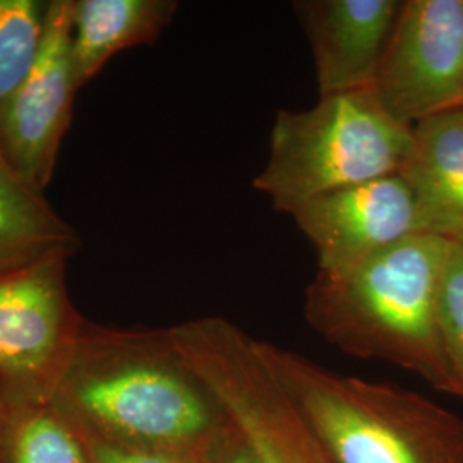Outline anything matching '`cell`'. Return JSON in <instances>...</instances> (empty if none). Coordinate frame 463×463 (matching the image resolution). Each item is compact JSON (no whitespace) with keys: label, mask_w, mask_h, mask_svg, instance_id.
Returning <instances> with one entry per match:
<instances>
[{"label":"cell","mask_w":463,"mask_h":463,"mask_svg":"<svg viewBox=\"0 0 463 463\" xmlns=\"http://www.w3.org/2000/svg\"><path fill=\"white\" fill-rule=\"evenodd\" d=\"M49 403L83 438L114 447L204 457L231 428L168 328L84 319Z\"/></svg>","instance_id":"obj_1"},{"label":"cell","mask_w":463,"mask_h":463,"mask_svg":"<svg viewBox=\"0 0 463 463\" xmlns=\"http://www.w3.org/2000/svg\"><path fill=\"white\" fill-rule=\"evenodd\" d=\"M449 242L415 233L345 271H317L304 298L307 325L344 354L407 369L455 397L438 326Z\"/></svg>","instance_id":"obj_2"},{"label":"cell","mask_w":463,"mask_h":463,"mask_svg":"<svg viewBox=\"0 0 463 463\" xmlns=\"http://www.w3.org/2000/svg\"><path fill=\"white\" fill-rule=\"evenodd\" d=\"M258 350L331 462L463 463V419L439 403L269 342Z\"/></svg>","instance_id":"obj_3"},{"label":"cell","mask_w":463,"mask_h":463,"mask_svg":"<svg viewBox=\"0 0 463 463\" xmlns=\"http://www.w3.org/2000/svg\"><path fill=\"white\" fill-rule=\"evenodd\" d=\"M412 137L414 128L390 116L373 88L319 97L307 110L277 114L252 185L288 215L311 199L397 175Z\"/></svg>","instance_id":"obj_4"},{"label":"cell","mask_w":463,"mask_h":463,"mask_svg":"<svg viewBox=\"0 0 463 463\" xmlns=\"http://www.w3.org/2000/svg\"><path fill=\"white\" fill-rule=\"evenodd\" d=\"M168 331L261 463H333L266 365L258 338L218 316Z\"/></svg>","instance_id":"obj_5"},{"label":"cell","mask_w":463,"mask_h":463,"mask_svg":"<svg viewBox=\"0 0 463 463\" xmlns=\"http://www.w3.org/2000/svg\"><path fill=\"white\" fill-rule=\"evenodd\" d=\"M67 254L0 273V411L45 405L84 317L67 287Z\"/></svg>","instance_id":"obj_6"},{"label":"cell","mask_w":463,"mask_h":463,"mask_svg":"<svg viewBox=\"0 0 463 463\" xmlns=\"http://www.w3.org/2000/svg\"><path fill=\"white\" fill-rule=\"evenodd\" d=\"M373 91L411 128L463 109V0H403Z\"/></svg>","instance_id":"obj_7"},{"label":"cell","mask_w":463,"mask_h":463,"mask_svg":"<svg viewBox=\"0 0 463 463\" xmlns=\"http://www.w3.org/2000/svg\"><path fill=\"white\" fill-rule=\"evenodd\" d=\"M72 9L74 0H50L33 66L0 107V156L40 193L53 177L81 90L71 55Z\"/></svg>","instance_id":"obj_8"},{"label":"cell","mask_w":463,"mask_h":463,"mask_svg":"<svg viewBox=\"0 0 463 463\" xmlns=\"http://www.w3.org/2000/svg\"><path fill=\"white\" fill-rule=\"evenodd\" d=\"M317 258V271L338 273L361 265L400 241L426 233L407 183L388 175L311 199L292 210Z\"/></svg>","instance_id":"obj_9"},{"label":"cell","mask_w":463,"mask_h":463,"mask_svg":"<svg viewBox=\"0 0 463 463\" xmlns=\"http://www.w3.org/2000/svg\"><path fill=\"white\" fill-rule=\"evenodd\" d=\"M403 0H298L319 97L371 90Z\"/></svg>","instance_id":"obj_10"},{"label":"cell","mask_w":463,"mask_h":463,"mask_svg":"<svg viewBox=\"0 0 463 463\" xmlns=\"http://www.w3.org/2000/svg\"><path fill=\"white\" fill-rule=\"evenodd\" d=\"M398 174L414 194L424 232L463 239V109L414 126Z\"/></svg>","instance_id":"obj_11"},{"label":"cell","mask_w":463,"mask_h":463,"mask_svg":"<svg viewBox=\"0 0 463 463\" xmlns=\"http://www.w3.org/2000/svg\"><path fill=\"white\" fill-rule=\"evenodd\" d=\"M179 11L175 0H74L71 55L80 88L122 50L151 45Z\"/></svg>","instance_id":"obj_12"},{"label":"cell","mask_w":463,"mask_h":463,"mask_svg":"<svg viewBox=\"0 0 463 463\" xmlns=\"http://www.w3.org/2000/svg\"><path fill=\"white\" fill-rule=\"evenodd\" d=\"M80 248V235L43 193L24 183L0 156V273L50 256H74Z\"/></svg>","instance_id":"obj_13"},{"label":"cell","mask_w":463,"mask_h":463,"mask_svg":"<svg viewBox=\"0 0 463 463\" xmlns=\"http://www.w3.org/2000/svg\"><path fill=\"white\" fill-rule=\"evenodd\" d=\"M0 463H91L83 438L50 403L2 411Z\"/></svg>","instance_id":"obj_14"},{"label":"cell","mask_w":463,"mask_h":463,"mask_svg":"<svg viewBox=\"0 0 463 463\" xmlns=\"http://www.w3.org/2000/svg\"><path fill=\"white\" fill-rule=\"evenodd\" d=\"M49 2L0 0V107L33 66Z\"/></svg>","instance_id":"obj_15"},{"label":"cell","mask_w":463,"mask_h":463,"mask_svg":"<svg viewBox=\"0 0 463 463\" xmlns=\"http://www.w3.org/2000/svg\"><path fill=\"white\" fill-rule=\"evenodd\" d=\"M438 326L455 397L463 400V239H451L439 281Z\"/></svg>","instance_id":"obj_16"},{"label":"cell","mask_w":463,"mask_h":463,"mask_svg":"<svg viewBox=\"0 0 463 463\" xmlns=\"http://www.w3.org/2000/svg\"><path fill=\"white\" fill-rule=\"evenodd\" d=\"M83 441L91 463H206V458L210 455L208 453L204 457H198V455L114 447V445H107L88 438H83Z\"/></svg>","instance_id":"obj_17"},{"label":"cell","mask_w":463,"mask_h":463,"mask_svg":"<svg viewBox=\"0 0 463 463\" xmlns=\"http://www.w3.org/2000/svg\"><path fill=\"white\" fill-rule=\"evenodd\" d=\"M206 463H261V460L248 439L231 422L229 430L210 451Z\"/></svg>","instance_id":"obj_18"},{"label":"cell","mask_w":463,"mask_h":463,"mask_svg":"<svg viewBox=\"0 0 463 463\" xmlns=\"http://www.w3.org/2000/svg\"><path fill=\"white\" fill-rule=\"evenodd\" d=\"M0 430H2V411H0Z\"/></svg>","instance_id":"obj_19"}]
</instances>
